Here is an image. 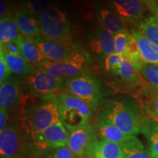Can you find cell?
Listing matches in <instances>:
<instances>
[{
    "label": "cell",
    "instance_id": "603a6c76",
    "mask_svg": "<svg viewBox=\"0 0 158 158\" xmlns=\"http://www.w3.org/2000/svg\"><path fill=\"white\" fill-rule=\"evenodd\" d=\"M116 75L120 77L122 82L126 86H129L131 89L137 88L138 86H142L143 84L140 78L141 76L139 72L127 59H123L121 67L118 69Z\"/></svg>",
    "mask_w": 158,
    "mask_h": 158
},
{
    "label": "cell",
    "instance_id": "3957f363",
    "mask_svg": "<svg viewBox=\"0 0 158 158\" xmlns=\"http://www.w3.org/2000/svg\"><path fill=\"white\" fill-rule=\"evenodd\" d=\"M61 122L70 132L89 124L94 108L81 98L70 92L56 94Z\"/></svg>",
    "mask_w": 158,
    "mask_h": 158
},
{
    "label": "cell",
    "instance_id": "5b68a950",
    "mask_svg": "<svg viewBox=\"0 0 158 158\" xmlns=\"http://www.w3.org/2000/svg\"><path fill=\"white\" fill-rule=\"evenodd\" d=\"M41 35L48 38L70 41V23L68 15L58 7H48L38 17Z\"/></svg>",
    "mask_w": 158,
    "mask_h": 158
},
{
    "label": "cell",
    "instance_id": "2e32d148",
    "mask_svg": "<svg viewBox=\"0 0 158 158\" xmlns=\"http://www.w3.org/2000/svg\"><path fill=\"white\" fill-rule=\"evenodd\" d=\"M21 97V83L17 78L10 76L0 84V108L10 109Z\"/></svg>",
    "mask_w": 158,
    "mask_h": 158
},
{
    "label": "cell",
    "instance_id": "8992f818",
    "mask_svg": "<svg viewBox=\"0 0 158 158\" xmlns=\"http://www.w3.org/2000/svg\"><path fill=\"white\" fill-rule=\"evenodd\" d=\"M64 86L70 93L86 101L94 108H98L102 102L103 94L100 82L89 74H83L64 81Z\"/></svg>",
    "mask_w": 158,
    "mask_h": 158
},
{
    "label": "cell",
    "instance_id": "f1b7e54d",
    "mask_svg": "<svg viewBox=\"0 0 158 158\" xmlns=\"http://www.w3.org/2000/svg\"><path fill=\"white\" fill-rule=\"evenodd\" d=\"M138 72L146 82L158 89V65L142 62Z\"/></svg>",
    "mask_w": 158,
    "mask_h": 158
},
{
    "label": "cell",
    "instance_id": "52a82bcc",
    "mask_svg": "<svg viewBox=\"0 0 158 158\" xmlns=\"http://www.w3.org/2000/svg\"><path fill=\"white\" fill-rule=\"evenodd\" d=\"M64 84V81L62 79L37 69L35 73L27 76L24 86L29 95L35 98L59 93L58 92L62 89Z\"/></svg>",
    "mask_w": 158,
    "mask_h": 158
},
{
    "label": "cell",
    "instance_id": "d6986e66",
    "mask_svg": "<svg viewBox=\"0 0 158 158\" xmlns=\"http://www.w3.org/2000/svg\"><path fill=\"white\" fill-rule=\"evenodd\" d=\"M13 19L21 35L33 39L41 34L38 19H36L35 16L27 14L21 10H18L15 13Z\"/></svg>",
    "mask_w": 158,
    "mask_h": 158
},
{
    "label": "cell",
    "instance_id": "d590c367",
    "mask_svg": "<svg viewBox=\"0 0 158 158\" xmlns=\"http://www.w3.org/2000/svg\"><path fill=\"white\" fill-rule=\"evenodd\" d=\"M8 118L9 110L5 108H0V133H2L7 127Z\"/></svg>",
    "mask_w": 158,
    "mask_h": 158
},
{
    "label": "cell",
    "instance_id": "9c48e42d",
    "mask_svg": "<svg viewBox=\"0 0 158 158\" xmlns=\"http://www.w3.org/2000/svg\"><path fill=\"white\" fill-rule=\"evenodd\" d=\"M28 136L31 138L41 151L47 154L51 150L67 147L69 132L64 124L59 122L51 125L41 133L32 136Z\"/></svg>",
    "mask_w": 158,
    "mask_h": 158
},
{
    "label": "cell",
    "instance_id": "484cf974",
    "mask_svg": "<svg viewBox=\"0 0 158 158\" xmlns=\"http://www.w3.org/2000/svg\"><path fill=\"white\" fill-rule=\"evenodd\" d=\"M154 158L158 157V123L151 118H147L142 130Z\"/></svg>",
    "mask_w": 158,
    "mask_h": 158
},
{
    "label": "cell",
    "instance_id": "44dd1931",
    "mask_svg": "<svg viewBox=\"0 0 158 158\" xmlns=\"http://www.w3.org/2000/svg\"><path fill=\"white\" fill-rule=\"evenodd\" d=\"M95 130L97 135L100 140L114 142L120 145L130 140H133L136 137V136L127 135L117 127L108 124L97 123Z\"/></svg>",
    "mask_w": 158,
    "mask_h": 158
},
{
    "label": "cell",
    "instance_id": "d4e9b609",
    "mask_svg": "<svg viewBox=\"0 0 158 158\" xmlns=\"http://www.w3.org/2000/svg\"><path fill=\"white\" fill-rule=\"evenodd\" d=\"M124 158H154L150 150L144 147L137 138L122 144Z\"/></svg>",
    "mask_w": 158,
    "mask_h": 158
},
{
    "label": "cell",
    "instance_id": "f35d334b",
    "mask_svg": "<svg viewBox=\"0 0 158 158\" xmlns=\"http://www.w3.org/2000/svg\"><path fill=\"white\" fill-rule=\"evenodd\" d=\"M90 158H94V157H90Z\"/></svg>",
    "mask_w": 158,
    "mask_h": 158
},
{
    "label": "cell",
    "instance_id": "4316f807",
    "mask_svg": "<svg viewBox=\"0 0 158 158\" xmlns=\"http://www.w3.org/2000/svg\"><path fill=\"white\" fill-rule=\"evenodd\" d=\"M138 31L158 45V15H153L142 21L138 25Z\"/></svg>",
    "mask_w": 158,
    "mask_h": 158
},
{
    "label": "cell",
    "instance_id": "f546056e",
    "mask_svg": "<svg viewBox=\"0 0 158 158\" xmlns=\"http://www.w3.org/2000/svg\"><path fill=\"white\" fill-rule=\"evenodd\" d=\"M124 59H127L130 62L133 64L135 68L137 69L138 71L140 66L143 62L141 59V54H140L139 49H138L137 42L134 37L130 34V38L128 43L127 51L125 53V56Z\"/></svg>",
    "mask_w": 158,
    "mask_h": 158
},
{
    "label": "cell",
    "instance_id": "7a4b0ae2",
    "mask_svg": "<svg viewBox=\"0 0 158 158\" xmlns=\"http://www.w3.org/2000/svg\"><path fill=\"white\" fill-rule=\"evenodd\" d=\"M37 98L38 99L27 104L23 110L25 135H35L52 124L61 122L56 94Z\"/></svg>",
    "mask_w": 158,
    "mask_h": 158
},
{
    "label": "cell",
    "instance_id": "ac0fdd59",
    "mask_svg": "<svg viewBox=\"0 0 158 158\" xmlns=\"http://www.w3.org/2000/svg\"><path fill=\"white\" fill-rule=\"evenodd\" d=\"M131 34L137 42L143 62L158 65V45L147 39L141 31L133 29Z\"/></svg>",
    "mask_w": 158,
    "mask_h": 158
},
{
    "label": "cell",
    "instance_id": "e575fe53",
    "mask_svg": "<svg viewBox=\"0 0 158 158\" xmlns=\"http://www.w3.org/2000/svg\"><path fill=\"white\" fill-rule=\"evenodd\" d=\"M0 50L2 51L4 53H7V54L21 55V50H20L19 45L18 44L16 40L0 45Z\"/></svg>",
    "mask_w": 158,
    "mask_h": 158
},
{
    "label": "cell",
    "instance_id": "8d00e7d4",
    "mask_svg": "<svg viewBox=\"0 0 158 158\" xmlns=\"http://www.w3.org/2000/svg\"><path fill=\"white\" fill-rule=\"evenodd\" d=\"M144 5L149 9L154 15H158V1L157 0H142Z\"/></svg>",
    "mask_w": 158,
    "mask_h": 158
},
{
    "label": "cell",
    "instance_id": "9a60e30c",
    "mask_svg": "<svg viewBox=\"0 0 158 158\" xmlns=\"http://www.w3.org/2000/svg\"><path fill=\"white\" fill-rule=\"evenodd\" d=\"M140 107L151 119L158 123V89L144 81L137 94Z\"/></svg>",
    "mask_w": 158,
    "mask_h": 158
},
{
    "label": "cell",
    "instance_id": "cb8c5ba5",
    "mask_svg": "<svg viewBox=\"0 0 158 158\" xmlns=\"http://www.w3.org/2000/svg\"><path fill=\"white\" fill-rule=\"evenodd\" d=\"M21 35L14 19L7 15L0 20V45L15 40Z\"/></svg>",
    "mask_w": 158,
    "mask_h": 158
},
{
    "label": "cell",
    "instance_id": "74e56055",
    "mask_svg": "<svg viewBox=\"0 0 158 158\" xmlns=\"http://www.w3.org/2000/svg\"><path fill=\"white\" fill-rule=\"evenodd\" d=\"M7 0H0V17L3 18L7 15Z\"/></svg>",
    "mask_w": 158,
    "mask_h": 158
},
{
    "label": "cell",
    "instance_id": "7402d4cb",
    "mask_svg": "<svg viewBox=\"0 0 158 158\" xmlns=\"http://www.w3.org/2000/svg\"><path fill=\"white\" fill-rule=\"evenodd\" d=\"M0 52L3 54L4 59L13 73L28 76L35 73L37 70L36 67L29 63L21 55L7 54L2 50Z\"/></svg>",
    "mask_w": 158,
    "mask_h": 158
},
{
    "label": "cell",
    "instance_id": "ffe728a7",
    "mask_svg": "<svg viewBox=\"0 0 158 158\" xmlns=\"http://www.w3.org/2000/svg\"><path fill=\"white\" fill-rule=\"evenodd\" d=\"M90 157L124 158V155L120 144L97 139L92 146Z\"/></svg>",
    "mask_w": 158,
    "mask_h": 158
},
{
    "label": "cell",
    "instance_id": "6da1fadb",
    "mask_svg": "<svg viewBox=\"0 0 158 158\" xmlns=\"http://www.w3.org/2000/svg\"><path fill=\"white\" fill-rule=\"evenodd\" d=\"M146 120L141 107L124 99L113 98L106 102L96 122L111 124L127 135L136 136L142 132Z\"/></svg>",
    "mask_w": 158,
    "mask_h": 158
},
{
    "label": "cell",
    "instance_id": "1f68e13d",
    "mask_svg": "<svg viewBox=\"0 0 158 158\" xmlns=\"http://www.w3.org/2000/svg\"><path fill=\"white\" fill-rule=\"evenodd\" d=\"M122 60H123V58L116 53L109 55L103 62L105 70L116 75L118 69L121 67Z\"/></svg>",
    "mask_w": 158,
    "mask_h": 158
},
{
    "label": "cell",
    "instance_id": "277c9868",
    "mask_svg": "<svg viewBox=\"0 0 158 158\" xmlns=\"http://www.w3.org/2000/svg\"><path fill=\"white\" fill-rule=\"evenodd\" d=\"M91 64L89 55L86 51L78 50L68 58L58 61H46L36 67L37 69L46 71L56 78L67 80L86 74Z\"/></svg>",
    "mask_w": 158,
    "mask_h": 158
},
{
    "label": "cell",
    "instance_id": "4fadbf2b",
    "mask_svg": "<svg viewBox=\"0 0 158 158\" xmlns=\"http://www.w3.org/2000/svg\"><path fill=\"white\" fill-rule=\"evenodd\" d=\"M108 5L125 22L129 23L139 21L147 7L142 0H108Z\"/></svg>",
    "mask_w": 158,
    "mask_h": 158
},
{
    "label": "cell",
    "instance_id": "4dcf8cb0",
    "mask_svg": "<svg viewBox=\"0 0 158 158\" xmlns=\"http://www.w3.org/2000/svg\"><path fill=\"white\" fill-rule=\"evenodd\" d=\"M130 38V34L127 31H124L119 34L114 35V50L115 53L124 58L125 53L127 51V48L129 40Z\"/></svg>",
    "mask_w": 158,
    "mask_h": 158
},
{
    "label": "cell",
    "instance_id": "ba28073f",
    "mask_svg": "<svg viewBox=\"0 0 158 158\" xmlns=\"http://www.w3.org/2000/svg\"><path fill=\"white\" fill-rule=\"evenodd\" d=\"M95 127L89 123L69 133L68 147L76 158H90L96 140Z\"/></svg>",
    "mask_w": 158,
    "mask_h": 158
},
{
    "label": "cell",
    "instance_id": "7c38bea8",
    "mask_svg": "<svg viewBox=\"0 0 158 158\" xmlns=\"http://www.w3.org/2000/svg\"><path fill=\"white\" fill-rule=\"evenodd\" d=\"M89 41L91 51L99 62H104L109 55L115 53L114 35L101 26L94 28Z\"/></svg>",
    "mask_w": 158,
    "mask_h": 158
},
{
    "label": "cell",
    "instance_id": "30bf717a",
    "mask_svg": "<svg viewBox=\"0 0 158 158\" xmlns=\"http://www.w3.org/2000/svg\"><path fill=\"white\" fill-rule=\"evenodd\" d=\"M31 40L40 49L47 60L51 62H58L68 58L79 49L70 41L48 38L41 34Z\"/></svg>",
    "mask_w": 158,
    "mask_h": 158
},
{
    "label": "cell",
    "instance_id": "d6a6232c",
    "mask_svg": "<svg viewBox=\"0 0 158 158\" xmlns=\"http://www.w3.org/2000/svg\"><path fill=\"white\" fill-rule=\"evenodd\" d=\"M42 158H76L68 147L51 150Z\"/></svg>",
    "mask_w": 158,
    "mask_h": 158
},
{
    "label": "cell",
    "instance_id": "8fae6325",
    "mask_svg": "<svg viewBox=\"0 0 158 158\" xmlns=\"http://www.w3.org/2000/svg\"><path fill=\"white\" fill-rule=\"evenodd\" d=\"M23 137L19 124L10 122L0 133V158H21Z\"/></svg>",
    "mask_w": 158,
    "mask_h": 158
},
{
    "label": "cell",
    "instance_id": "e0dca14e",
    "mask_svg": "<svg viewBox=\"0 0 158 158\" xmlns=\"http://www.w3.org/2000/svg\"><path fill=\"white\" fill-rule=\"evenodd\" d=\"M16 41L21 50V55L29 63L37 67L48 61L31 38L20 35Z\"/></svg>",
    "mask_w": 158,
    "mask_h": 158
},
{
    "label": "cell",
    "instance_id": "83f0119b",
    "mask_svg": "<svg viewBox=\"0 0 158 158\" xmlns=\"http://www.w3.org/2000/svg\"><path fill=\"white\" fill-rule=\"evenodd\" d=\"M48 0H21L19 10L32 16H40L48 8Z\"/></svg>",
    "mask_w": 158,
    "mask_h": 158
},
{
    "label": "cell",
    "instance_id": "ab89813d",
    "mask_svg": "<svg viewBox=\"0 0 158 158\" xmlns=\"http://www.w3.org/2000/svg\"><path fill=\"white\" fill-rule=\"evenodd\" d=\"M157 1H158V0H157Z\"/></svg>",
    "mask_w": 158,
    "mask_h": 158
},
{
    "label": "cell",
    "instance_id": "836d02e7",
    "mask_svg": "<svg viewBox=\"0 0 158 158\" xmlns=\"http://www.w3.org/2000/svg\"><path fill=\"white\" fill-rule=\"evenodd\" d=\"M11 70L4 59L3 54L0 52V84L6 81L11 76Z\"/></svg>",
    "mask_w": 158,
    "mask_h": 158
},
{
    "label": "cell",
    "instance_id": "5bb4252c",
    "mask_svg": "<svg viewBox=\"0 0 158 158\" xmlns=\"http://www.w3.org/2000/svg\"><path fill=\"white\" fill-rule=\"evenodd\" d=\"M96 16L100 26L112 35L127 31L125 21L108 5H98L96 8Z\"/></svg>",
    "mask_w": 158,
    "mask_h": 158
}]
</instances>
